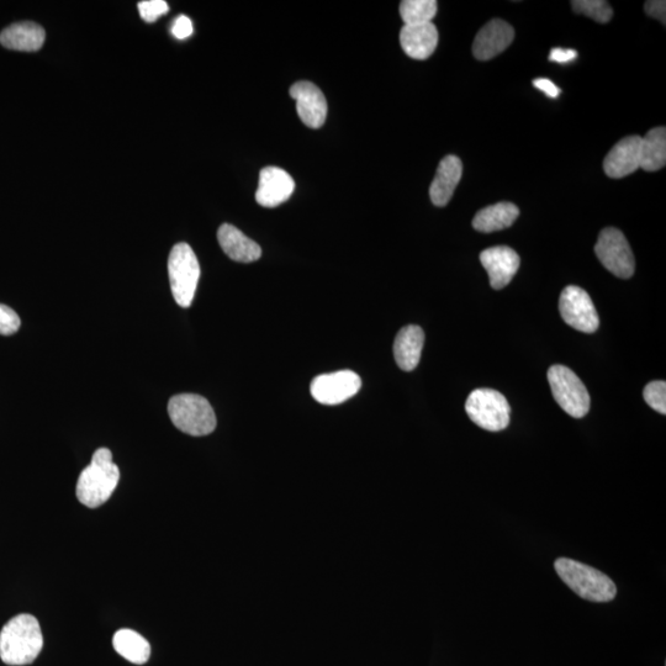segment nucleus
Returning <instances> with one entry per match:
<instances>
[{"label":"nucleus","mask_w":666,"mask_h":666,"mask_svg":"<svg viewBox=\"0 0 666 666\" xmlns=\"http://www.w3.org/2000/svg\"><path fill=\"white\" fill-rule=\"evenodd\" d=\"M44 647L39 621L28 613L15 616L0 632V658L3 663L23 666L34 663Z\"/></svg>","instance_id":"nucleus-1"},{"label":"nucleus","mask_w":666,"mask_h":666,"mask_svg":"<svg viewBox=\"0 0 666 666\" xmlns=\"http://www.w3.org/2000/svg\"><path fill=\"white\" fill-rule=\"evenodd\" d=\"M120 480V470L108 448H99L91 464L79 475L76 494L82 505L97 509L113 495Z\"/></svg>","instance_id":"nucleus-2"},{"label":"nucleus","mask_w":666,"mask_h":666,"mask_svg":"<svg viewBox=\"0 0 666 666\" xmlns=\"http://www.w3.org/2000/svg\"><path fill=\"white\" fill-rule=\"evenodd\" d=\"M554 568L559 578L576 595L592 602H610L617 595L615 583L606 574L568 558L555 560Z\"/></svg>","instance_id":"nucleus-3"},{"label":"nucleus","mask_w":666,"mask_h":666,"mask_svg":"<svg viewBox=\"0 0 666 666\" xmlns=\"http://www.w3.org/2000/svg\"><path fill=\"white\" fill-rule=\"evenodd\" d=\"M168 414L179 431L194 437L208 436L216 428L213 407L203 396L181 394L168 403Z\"/></svg>","instance_id":"nucleus-4"},{"label":"nucleus","mask_w":666,"mask_h":666,"mask_svg":"<svg viewBox=\"0 0 666 666\" xmlns=\"http://www.w3.org/2000/svg\"><path fill=\"white\" fill-rule=\"evenodd\" d=\"M168 274L176 303L182 308H189L197 292L200 266L188 243H178L172 248L168 258Z\"/></svg>","instance_id":"nucleus-5"},{"label":"nucleus","mask_w":666,"mask_h":666,"mask_svg":"<svg viewBox=\"0 0 666 666\" xmlns=\"http://www.w3.org/2000/svg\"><path fill=\"white\" fill-rule=\"evenodd\" d=\"M465 411L475 425L486 431L499 432L510 425L509 401L493 389L474 390L465 404Z\"/></svg>","instance_id":"nucleus-6"},{"label":"nucleus","mask_w":666,"mask_h":666,"mask_svg":"<svg viewBox=\"0 0 666 666\" xmlns=\"http://www.w3.org/2000/svg\"><path fill=\"white\" fill-rule=\"evenodd\" d=\"M548 382L553 398L574 419H583L590 410L588 389L572 369L553 366L548 370Z\"/></svg>","instance_id":"nucleus-7"},{"label":"nucleus","mask_w":666,"mask_h":666,"mask_svg":"<svg viewBox=\"0 0 666 666\" xmlns=\"http://www.w3.org/2000/svg\"><path fill=\"white\" fill-rule=\"evenodd\" d=\"M595 252L602 266L613 276L622 279L633 276L636 262H634L631 247L620 230L613 229V227L602 230L595 246Z\"/></svg>","instance_id":"nucleus-8"},{"label":"nucleus","mask_w":666,"mask_h":666,"mask_svg":"<svg viewBox=\"0 0 666 666\" xmlns=\"http://www.w3.org/2000/svg\"><path fill=\"white\" fill-rule=\"evenodd\" d=\"M560 316L565 324L584 333H594L599 329L600 319L590 295L584 289L569 285L560 294Z\"/></svg>","instance_id":"nucleus-9"},{"label":"nucleus","mask_w":666,"mask_h":666,"mask_svg":"<svg viewBox=\"0 0 666 666\" xmlns=\"http://www.w3.org/2000/svg\"><path fill=\"white\" fill-rule=\"evenodd\" d=\"M362 387V379L352 370L322 374L311 383V395L322 405H340L353 398Z\"/></svg>","instance_id":"nucleus-10"},{"label":"nucleus","mask_w":666,"mask_h":666,"mask_svg":"<svg viewBox=\"0 0 666 666\" xmlns=\"http://www.w3.org/2000/svg\"><path fill=\"white\" fill-rule=\"evenodd\" d=\"M290 97L296 102L299 118L311 129H320L325 124L327 102L324 93L311 82H298L290 88Z\"/></svg>","instance_id":"nucleus-11"},{"label":"nucleus","mask_w":666,"mask_h":666,"mask_svg":"<svg viewBox=\"0 0 666 666\" xmlns=\"http://www.w3.org/2000/svg\"><path fill=\"white\" fill-rule=\"evenodd\" d=\"M294 190L295 182L288 172L278 167H266L259 173L256 200L264 208H276L287 202Z\"/></svg>","instance_id":"nucleus-12"},{"label":"nucleus","mask_w":666,"mask_h":666,"mask_svg":"<svg viewBox=\"0 0 666 666\" xmlns=\"http://www.w3.org/2000/svg\"><path fill=\"white\" fill-rule=\"evenodd\" d=\"M480 262L489 274L491 288L500 290L514 279L521 259L512 248L498 246L481 252Z\"/></svg>","instance_id":"nucleus-13"},{"label":"nucleus","mask_w":666,"mask_h":666,"mask_svg":"<svg viewBox=\"0 0 666 666\" xmlns=\"http://www.w3.org/2000/svg\"><path fill=\"white\" fill-rule=\"evenodd\" d=\"M515 39V30L509 23L494 19L484 25L475 37L473 54L479 61H489L504 52Z\"/></svg>","instance_id":"nucleus-14"},{"label":"nucleus","mask_w":666,"mask_h":666,"mask_svg":"<svg viewBox=\"0 0 666 666\" xmlns=\"http://www.w3.org/2000/svg\"><path fill=\"white\" fill-rule=\"evenodd\" d=\"M642 137L633 135L621 140L606 156L604 169L607 176L620 179L641 168Z\"/></svg>","instance_id":"nucleus-15"},{"label":"nucleus","mask_w":666,"mask_h":666,"mask_svg":"<svg viewBox=\"0 0 666 666\" xmlns=\"http://www.w3.org/2000/svg\"><path fill=\"white\" fill-rule=\"evenodd\" d=\"M400 44L407 56L414 60H427L438 44L437 28L433 23L405 25L400 31Z\"/></svg>","instance_id":"nucleus-16"},{"label":"nucleus","mask_w":666,"mask_h":666,"mask_svg":"<svg viewBox=\"0 0 666 666\" xmlns=\"http://www.w3.org/2000/svg\"><path fill=\"white\" fill-rule=\"evenodd\" d=\"M425 345V332L420 326L410 325L401 329L394 342L396 363L404 372H412L419 366Z\"/></svg>","instance_id":"nucleus-17"},{"label":"nucleus","mask_w":666,"mask_h":666,"mask_svg":"<svg viewBox=\"0 0 666 666\" xmlns=\"http://www.w3.org/2000/svg\"><path fill=\"white\" fill-rule=\"evenodd\" d=\"M463 174L462 161L457 156L444 157L437 168L435 179L431 184L430 197L436 206H446L452 199L454 190L461 182Z\"/></svg>","instance_id":"nucleus-18"},{"label":"nucleus","mask_w":666,"mask_h":666,"mask_svg":"<svg viewBox=\"0 0 666 666\" xmlns=\"http://www.w3.org/2000/svg\"><path fill=\"white\" fill-rule=\"evenodd\" d=\"M218 240L222 251L232 261L240 263H252L258 261L262 256L261 247L258 243L248 239L237 227L224 224L218 231Z\"/></svg>","instance_id":"nucleus-19"},{"label":"nucleus","mask_w":666,"mask_h":666,"mask_svg":"<svg viewBox=\"0 0 666 666\" xmlns=\"http://www.w3.org/2000/svg\"><path fill=\"white\" fill-rule=\"evenodd\" d=\"M45 39L44 28L31 21L10 25L0 33V44L5 49L14 51H39L44 45Z\"/></svg>","instance_id":"nucleus-20"},{"label":"nucleus","mask_w":666,"mask_h":666,"mask_svg":"<svg viewBox=\"0 0 666 666\" xmlns=\"http://www.w3.org/2000/svg\"><path fill=\"white\" fill-rule=\"evenodd\" d=\"M520 215V210L512 203H498L480 210L473 220V227L484 234L509 229Z\"/></svg>","instance_id":"nucleus-21"},{"label":"nucleus","mask_w":666,"mask_h":666,"mask_svg":"<svg viewBox=\"0 0 666 666\" xmlns=\"http://www.w3.org/2000/svg\"><path fill=\"white\" fill-rule=\"evenodd\" d=\"M116 653L136 665L146 664L151 657V646L141 634L132 629H120L114 634Z\"/></svg>","instance_id":"nucleus-22"},{"label":"nucleus","mask_w":666,"mask_h":666,"mask_svg":"<svg viewBox=\"0 0 666 666\" xmlns=\"http://www.w3.org/2000/svg\"><path fill=\"white\" fill-rule=\"evenodd\" d=\"M666 165V129L655 128L642 137L641 168L657 172Z\"/></svg>","instance_id":"nucleus-23"},{"label":"nucleus","mask_w":666,"mask_h":666,"mask_svg":"<svg viewBox=\"0 0 666 666\" xmlns=\"http://www.w3.org/2000/svg\"><path fill=\"white\" fill-rule=\"evenodd\" d=\"M436 14V0H404L400 4V15L405 25L432 23Z\"/></svg>","instance_id":"nucleus-24"},{"label":"nucleus","mask_w":666,"mask_h":666,"mask_svg":"<svg viewBox=\"0 0 666 666\" xmlns=\"http://www.w3.org/2000/svg\"><path fill=\"white\" fill-rule=\"evenodd\" d=\"M572 8L576 14L585 15L600 24L609 23L613 17L611 5L605 0H574Z\"/></svg>","instance_id":"nucleus-25"},{"label":"nucleus","mask_w":666,"mask_h":666,"mask_svg":"<svg viewBox=\"0 0 666 666\" xmlns=\"http://www.w3.org/2000/svg\"><path fill=\"white\" fill-rule=\"evenodd\" d=\"M644 400L659 414H666V383L663 380L652 382L644 388Z\"/></svg>","instance_id":"nucleus-26"},{"label":"nucleus","mask_w":666,"mask_h":666,"mask_svg":"<svg viewBox=\"0 0 666 666\" xmlns=\"http://www.w3.org/2000/svg\"><path fill=\"white\" fill-rule=\"evenodd\" d=\"M169 7L165 0H145L139 3V12L146 23H155L158 18L168 13Z\"/></svg>","instance_id":"nucleus-27"},{"label":"nucleus","mask_w":666,"mask_h":666,"mask_svg":"<svg viewBox=\"0 0 666 666\" xmlns=\"http://www.w3.org/2000/svg\"><path fill=\"white\" fill-rule=\"evenodd\" d=\"M20 317L9 306L0 304V335L10 336L20 329Z\"/></svg>","instance_id":"nucleus-28"},{"label":"nucleus","mask_w":666,"mask_h":666,"mask_svg":"<svg viewBox=\"0 0 666 666\" xmlns=\"http://www.w3.org/2000/svg\"><path fill=\"white\" fill-rule=\"evenodd\" d=\"M194 31L192 20L185 15H181L176 20H174L172 26V34L174 37H177L178 40L188 39L189 36H192Z\"/></svg>","instance_id":"nucleus-29"},{"label":"nucleus","mask_w":666,"mask_h":666,"mask_svg":"<svg viewBox=\"0 0 666 666\" xmlns=\"http://www.w3.org/2000/svg\"><path fill=\"white\" fill-rule=\"evenodd\" d=\"M644 9H646L649 17L662 21L664 25L666 24V2L664 0H649L644 5Z\"/></svg>","instance_id":"nucleus-30"},{"label":"nucleus","mask_w":666,"mask_h":666,"mask_svg":"<svg viewBox=\"0 0 666 666\" xmlns=\"http://www.w3.org/2000/svg\"><path fill=\"white\" fill-rule=\"evenodd\" d=\"M576 57H578V52L575 50L555 47V49L551 51V55H549V61L562 63V65H565V63L573 62L576 60Z\"/></svg>","instance_id":"nucleus-31"},{"label":"nucleus","mask_w":666,"mask_h":666,"mask_svg":"<svg viewBox=\"0 0 666 666\" xmlns=\"http://www.w3.org/2000/svg\"><path fill=\"white\" fill-rule=\"evenodd\" d=\"M533 86H535L539 91L543 92L549 98H558L560 94V89L555 86L552 81H549L547 78H537L533 81Z\"/></svg>","instance_id":"nucleus-32"}]
</instances>
